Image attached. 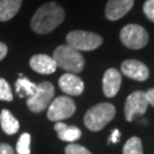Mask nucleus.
I'll use <instances>...</instances> for the list:
<instances>
[{
  "mask_svg": "<svg viewBox=\"0 0 154 154\" xmlns=\"http://www.w3.org/2000/svg\"><path fill=\"white\" fill-rule=\"evenodd\" d=\"M134 6V0H109L105 7V16L109 21H118Z\"/></svg>",
  "mask_w": 154,
  "mask_h": 154,
  "instance_id": "9d476101",
  "label": "nucleus"
},
{
  "mask_svg": "<svg viewBox=\"0 0 154 154\" xmlns=\"http://www.w3.org/2000/svg\"><path fill=\"white\" fill-rule=\"evenodd\" d=\"M144 14L151 22L154 23V0H146L143 6Z\"/></svg>",
  "mask_w": 154,
  "mask_h": 154,
  "instance_id": "4be33fe9",
  "label": "nucleus"
},
{
  "mask_svg": "<svg viewBox=\"0 0 154 154\" xmlns=\"http://www.w3.org/2000/svg\"><path fill=\"white\" fill-rule=\"evenodd\" d=\"M23 0H0V21L7 22L16 15Z\"/></svg>",
  "mask_w": 154,
  "mask_h": 154,
  "instance_id": "2eb2a0df",
  "label": "nucleus"
},
{
  "mask_svg": "<svg viewBox=\"0 0 154 154\" xmlns=\"http://www.w3.org/2000/svg\"><path fill=\"white\" fill-rule=\"evenodd\" d=\"M30 66L33 71L40 74H51L56 71L57 65L53 57L45 54H38L31 57Z\"/></svg>",
  "mask_w": 154,
  "mask_h": 154,
  "instance_id": "ddd939ff",
  "label": "nucleus"
},
{
  "mask_svg": "<svg viewBox=\"0 0 154 154\" xmlns=\"http://www.w3.org/2000/svg\"><path fill=\"white\" fill-rule=\"evenodd\" d=\"M147 99L144 91H135L127 97L125 104V116L127 121L131 122L135 116H143L147 110Z\"/></svg>",
  "mask_w": 154,
  "mask_h": 154,
  "instance_id": "6e6552de",
  "label": "nucleus"
},
{
  "mask_svg": "<svg viewBox=\"0 0 154 154\" xmlns=\"http://www.w3.org/2000/svg\"><path fill=\"white\" fill-rule=\"evenodd\" d=\"M37 91L35 94L28 98V107L30 111H32L34 113H40L48 109V106L54 99L55 95V88L54 86L48 81L37 85Z\"/></svg>",
  "mask_w": 154,
  "mask_h": 154,
  "instance_id": "39448f33",
  "label": "nucleus"
},
{
  "mask_svg": "<svg viewBox=\"0 0 154 154\" xmlns=\"http://www.w3.org/2000/svg\"><path fill=\"white\" fill-rule=\"evenodd\" d=\"M103 44V38L97 33L75 30L66 35V45L78 51H90Z\"/></svg>",
  "mask_w": 154,
  "mask_h": 154,
  "instance_id": "20e7f679",
  "label": "nucleus"
},
{
  "mask_svg": "<svg viewBox=\"0 0 154 154\" xmlns=\"http://www.w3.org/2000/svg\"><path fill=\"white\" fill-rule=\"evenodd\" d=\"M37 85L33 83L32 81H30L28 78L25 77H20L17 79L16 83H15V88H16V93L18 94V96L23 98L25 96L31 97L33 96L35 91H37Z\"/></svg>",
  "mask_w": 154,
  "mask_h": 154,
  "instance_id": "f3484780",
  "label": "nucleus"
},
{
  "mask_svg": "<svg viewBox=\"0 0 154 154\" xmlns=\"http://www.w3.org/2000/svg\"><path fill=\"white\" fill-rule=\"evenodd\" d=\"M30 143H31V136L28 132L22 134L16 144L17 154H31V149H30Z\"/></svg>",
  "mask_w": 154,
  "mask_h": 154,
  "instance_id": "6ab92c4d",
  "label": "nucleus"
},
{
  "mask_svg": "<svg viewBox=\"0 0 154 154\" xmlns=\"http://www.w3.org/2000/svg\"><path fill=\"white\" fill-rule=\"evenodd\" d=\"M65 154H91L88 149L79 144L71 143L65 147Z\"/></svg>",
  "mask_w": 154,
  "mask_h": 154,
  "instance_id": "412c9836",
  "label": "nucleus"
},
{
  "mask_svg": "<svg viewBox=\"0 0 154 154\" xmlns=\"http://www.w3.org/2000/svg\"><path fill=\"white\" fill-rule=\"evenodd\" d=\"M123 154H143V144L139 137H131L123 146Z\"/></svg>",
  "mask_w": 154,
  "mask_h": 154,
  "instance_id": "a211bd4d",
  "label": "nucleus"
},
{
  "mask_svg": "<svg viewBox=\"0 0 154 154\" xmlns=\"http://www.w3.org/2000/svg\"><path fill=\"white\" fill-rule=\"evenodd\" d=\"M120 40L127 48L142 49L149 42V33L138 24H128L122 28Z\"/></svg>",
  "mask_w": 154,
  "mask_h": 154,
  "instance_id": "423d86ee",
  "label": "nucleus"
},
{
  "mask_svg": "<svg viewBox=\"0 0 154 154\" xmlns=\"http://www.w3.org/2000/svg\"><path fill=\"white\" fill-rule=\"evenodd\" d=\"M119 138H120V131H119V129H114L110 137V142L111 143H116V142H119Z\"/></svg>",
  "mask_w": 154,
  "mask_h": 154,
  "instance_id": "a878e982",
  "label": "nucleus"
},
{
  "mask_svg": "<svg viewBox=\"0 0 154 154\" xmlns=\"http://www.w3.org/2000/svg\"><path fill=\"white\" fill-rule=\"evenodd\" d=\"M145 97L147 99V103L151 104L154 107V88L149 89L145 93Z\"/></svg>",
  "mask_w": 154,
  "mask_h": 154,
  "instance_id": "b1692460",
  "label": "nucleus"
},
{
  "mask_svg": "<svg viewBox=\"0 0 154 154\" xmlns=\"http://www.w3.org/2000/svg\"><path fill=\"white\" fill-rule=\"evenodd\" d=\"M0 154H15V151L9 144H0Z\"/></svg>",
  "mask_w": 154,
  "mask_h": 154,
  "instance_id": "5701e85b",
  "label": "nucleus"
},
{
  "mask_svg": "<svg viewBox=\"0 0 154 154\" xmlns=\"http://www.w3.org/2000/svg\"><path fill=\"white\" fill-rule=\"evenodd\" d=\"M116 116V107L111 103H99L90 107L83 118L85 126L91 131H99Z\"/></svg>",
  "mask_w": 154,
  "mask_h": 154,
  "instance_id": "7ed1b4c3",
  "label": "nucleus"
},
{
  "mask_svg": "<svg viewBox=\"0 0 154 154\" xmlns=\"http://www.w3.org/2000/svg\"><path fill=\"white\" fill-rule=\"evenodd\" d=\"M8 53V48L4 42H0V61H2Z\"/></svg>",
  "mask_w": 154,
  "mask_h": 154,
  "instance_id": "393cba45",
  "label": "nucleus"
},
{
  "mask_svg": "<svg viewBox=\"0 0 154 154\" xmlns=\"http://www.w3.org/2000/svg\"><path fill=\"white\" fill-rule=\"evenodd\" d=\"M121 72L129 79L136 81H145L149 77V71L144 63L136 60H127L122 63Z\"/></svg>",
  "mask_w": 154,
  "mask_h": 154,
  "instance_id": "1a4fd4ad",
  "label": "nucleus"
},
{
  "mask_svg": "<svg viewBox=\"0 0 154 154\" xmlns=\"http://www.w3.org/2000/svg\"><path fill=\"white\" fill-rule=\"evenodd\" d=\"M55 131L57 132L58 138L63 140V142H69V143H73L78 140L81 137V130L74 126H67L63 122L58 121L55 123L54 126Z\"/></svg>",
  "mask_w": 154,
  "mask_h": 154,
  "instance_id": "4468645a",
  "label": "nucleus"
},
{
  "mask_svg": "<svg viewBox=\"0 0 154 154\" xmlns=\"http://www.w3.org/2000/svg\"><path fill=\"white\" fill-rule=\"evenodd\" d=\"M0 125L5 134L7 135H14L20 129V123L17 119L11 113V111L2 110L0 113Z\"/></svg>",
  "mask_w": 154,
  "mask_h": 154,
  "instance_id": "dca6fc26",
  "label": "nucleus"
},
{
  "mask_svg": "<svg viewBox=\"0 0 154 154\" xmlns=\"http://www.w3.org/2000/svg\"><path fill=\"white\" fill-rule=\"evenodd\" d=\"M75 103L69 96H60L55 98L48 106L47 118L50 121H62L71 118L75 113Z\"/></svg>",
  "mask_w": 154,
  "mask_h": 154,
  "instance_id": "0eeeda50",
  "label": "nucleus"
},
{
  "mask_svg": "<svg viewBox=\"0 0 154 154\" xmlns=\"http://www.w3.org/2000/svg\"><path fill=\"white\" fill-rule=\"evenodd\" d=\"M0 100H6V102L13 100V93H11V86L2 78H0Z\"/></svg>",
  "mask_w": 154,
  "mask_h": 154,
  "instance_id": "aec40b11",
  "label": "nucleus"
},
{
  "mask_svg": "<svg viewBox=\"0 0 154 154\" xmlns=\"http://www.w3.org/2000/svg\"><path fill=\"white\" fill-rule=\"evenodd\" d=\"M57 67H61L69 73L78 74L85 67V60L80 51L70 47L69 45H61L54 50L53 55Z\"/></svg>",
  "mask_w": 154,
  "mask_h": 154,
  "instance_id": "f03ea898",
  "label": "nucleus"
},
{
  "mask_svg": "<svg viewBox=\"0 0 154 154\" xmlns=\"http://www.w3.org/2000/svg\"><path fill=\"white\" fill-rule=\"evenodd\" d=\"M122 82V75L121 73L111 67L104 73L103 77V93L106 97H114L118 91L120 90V86Z\"/></svg>",
  "mask_w": 154,
  "mask_h": 154,
  "instance_id": "f8f14e48",
  "label": "nucleus"
},
{
  "mask_svg": "<svg viewBox=\"0 0 154 154\" xmlns=\"http://www.w3.org/2000/svg\"><path fill=\"white\" fill-rule=\"evenodd\" d=\"M60 88L64 94L70 96H79L83 93L85 83L80 78L73 73H65L58 80Z\"/></svg>",
  "mask_w": 154,
  "mask_h": 154,
  "instance_id": "9b49d317",
  "label": "nucleus"
},
{
  "mask_svg": "<svg viewBox=\"0 0 154 154\" xmlns=\"http://www.w3.org/2000/svg\"><path fill=\"white\" fill-rule=\"evenodd\" d=\"M65 17V11L55 1L40 6L31 20V29L38 34H47L60 26Z\"/></svg>",
  "mask_w": 154,
  "mask_h": 154,
  "instance_id": "f257e3e1",
  "label": "nucleus"
}]
</instances>
